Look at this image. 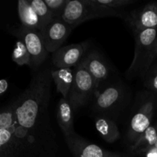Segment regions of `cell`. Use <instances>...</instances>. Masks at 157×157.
I'll return each mask as SVG.
<instances>
[{"instance_id":"cell-27","label":"cell","mask_w":157,"mask_h":157,"mask_svg":"<svg viewBox=\"0 0 157 157\" xmlns=\"http://www.w3.org/2000/svg\"><path fill=\"white\" fill-rule=\"evenodd\" d=\"M155 127H156V128L157 129V122H156V125H155Z\"/></svg>"},{"instance_id":"cell-19","label":"cell","mask_w":157,"mask_h":157,"mask_svg":"<svg viewBox=\"0 0 157 157\" xmlns=\"http://www.w3.org/2000/svg\"><path fill=\"white\" fill-rule=\"evenodd\" d=\"M30 3L36 12L42 29L46 25L52 21V18H54L53 15L46 5L44 0H32L30 1Z\"/></svg>"},{"instance_id":"cell-24","label":"cell","mask_w":157,"mask_h":157,"mask_svg":"<svg viewBox=\"0 0 157 157\" xmlns=\"http://www.w3.org/2000/svg\"><path fill=\"white\" fill-rule=\"evenodd\" d=\"M136 154L143 155L144 157H157V149L150 148L148 150L138 152Z\"/></svg>"},{"instance_id":"cell-10","label":"cell","mask_w":157,"mask_h":157,"mask_svg":"<svg viewBox=\"0 0 157 157\" xmlns=\"http://www.w3.org/2000/svg\"><path fill=\"white\" fill-rule=\"evenodd\" d=\"M126 21L133 32L157 29V2H151L142 9L133 11Z\"/></svg>"},{"instance_id":"cell-11","label":"cell","mask_w":157,"mask_h":157,"mask_svg":"<svg viewBox=\"0 0 157 157\" xmlns=\"http://www.w3.org/2000/svg\"><path fill=\"white\" fill-rule=\"evenodd\" d=\"M86 44L78 43L60 48L52 55V64L56 68H71L81 62Z\"/></svg>"},{"instance_id":"cell-4","label":"cell","mask_w":157,"mask_h":157,"mask_svg":"<svg viewBox=\"0 0 157 157\" xmlns=\"http://www.w3.org/2000/svg\"><path fill=\"white\" fill-rule=\"evenodd\" d=\"M111 16L122 17V12L103 9L94 4L91 0H69L61 17L75 28L88 20Z\"/></svg>"},{"instance_id":"cell-16","label":"cell","mask_w":157,"mask_h":157,"mask_svg":"<svg viewBox=\"0 0 157 157\" xmlns=\"http://www.w3.org/2000/svg\"><path fill=\"white\" fill-rule=\"evenodd\" d=\"M18 15L21 26L26 29L41 31V27L35 9L29 0H19L18 2Z\"/></svg>"},{"instance_id":"cell-18","label":"cell","mask_w":157,"mask_h":157,"mask_svg":"<svg viewBox=\"0 0 157 157\" xmlns=\"http://www.w3.org/2000/svg\"><path fill=\"white\" fill-rule=\"evenodd\" d=\"M157 137V129L155 126H150L140 135L133 146L131 150L133 153L143 151L152 148L155 144Z\"/></svg>"},{"instance_id":"cell-2","label":"cell","mask_w":157,"mask_h":157,"mask_svg":"<svg viewBox=\"0 0 157 157\" xmlns=\"http://www.w3.org/2000/svg\"><path fill=\"white\" fill-rule=\"evenodd\" d=\"M47 147L17 123L15 104L0 110V157H49Z\"/></svg>"},{"instance_id":"cell-17","label":"cell","mask_w":157,"mask_h":157,"mask_svg":"<svg viewBox=\"0 0 157 157\" xmlns=\"http://www.w3.org/2000/svg\"><path fill=\"white\" fill-rule=\"evenodd\" d=\"M95 127L100 136L109 144L116 142L121 136L116 123L107 117H98L95 119Z\"/></svg>"},{"instance_id":"cell-9","label":"cell","mask_w":157,"mask_h":157,"mask_svg":"<svg viewBox=\"0 0 157 157\" xmlns=\"http://www.w3.org/2000/svg\"><path fill=\"white\" fill-rule=\"evenodd\" d=\"M65 140L74 157H130L103 150L101 147L88 142L76 133L65 138Z\"/></svg>"},{"instance_id":"cell-3","label":"cell","mask_w":157,"mask_h":157,"mask_svg":"<svg viewBox=\"0 0 157 157\" xmlns=\"http://www.w3.org/2000/svg\"><path fill=\"white\" fill-rule=\"evenodd\" d=\"M134 57L126 72L127 79L144 78L157 56V29L133 32Z\"/></svg>"},{"instance_id":"cell-21","label":"cell","mask_w":157,"mask_h":157,"mask_svg":"<svg viewBox=\"0 0 157 157\" xmlns=\"http://www.w3.org/2000/svg\"><path fill=\"white\" fill-rule=\"evenodd\" d=\"M92 2L103 9L112 11H120L121 8L136 2V0H91Z\"/></svg>"},{"instance_id":"cell-5","label":"cell","mask_w":157,"mask_h":157,"mask_svg":"<svg viewBox=\"0 0 157 157\" xmlns=\"http://www.w3.org/2000/svg\"><path fill=\"white\" fill-rule=\"evenodd\" d=\"M97 91L94 79L81 61L74 70V81L67 97L73 110L85 106Z\"/></svg>"},{"instance_id":"cell-20","label":"cell","mask_w":157,"mask_h":157,"mask_svg":"<svg viewBox=\"0 0 157 157\" xmlns=\"http://www.w3.org/2000/svg\"><path fill=\"white\" fill-rule=\"evenodd\" d=\"M12 58V61L18 65H28L29 67L31 66L30 55L26 48L25 44L21 39H18L15 43Z\"/></svg>"},{"instance_id":"cell-15","label":"cell","mask_w":157,"mask_h":157,"mask_svg":"<svg viewBox=\"0 0 157 157\" xmlns=\"http://www.w3.org/2000/svg\"><path fill=\"white\" fill-rule=\"evenodd\" d=\"M52 81L56 85L57 91L63 98L67 99L74 81V70L71 68L51 69Z\"/></svg>"},{"instance_id":"cell-7","label":"cell","mask_w":157,"mask_h":157,"mask_svg":"<svg viewBox=\"0 0 157 157\" xmlns=\"http://www.w3.org/2000/svg\"><path fill=\"white\" fill-rule=\"evenodd\" d=\"M14 35L18 37V39H21L25 44L30 55V67L33 71H38L48 55V52L44 47L40 31L21 26L20 29L15 31Z\"/></svg>"},{"instance_id":"cell-14","label":"cell","mask_w":157,"mask_h":157,"mask_svg":"<svg viewBox=\"0 0 157 157\" xmlns=\"http://www.w3.org/2000/svg\"><path fill=\"white\" fill-rule=\"evenodd\" d=\"M57 121L64 138L68 137L75 133L74 127L73 108L67 99L61 98L58 101L57 107Z\"/></svg>"},{"instance_id":"cell-26","label":"cell","mask_w":157,"mask_h":157,"mask_svg":"<svg viewBox=\"0 0 157 157\" xmlns=\"http://www.w3.org/2000/svg\"><path fill=\"white\" fill-rule=\"evenodd\" d=\"M152 148L157 149V137H156V142H155V144H154V145H153V147H152Z\"/></svg>"},{"instance_id":"cell-12","label":"cell","mask_w":157,"mask_h":157,"mask_svg":"<svg viewBox=\"0 0 157 157\" xmlns=\"http://www.w3.org/2000/svg\"><path fill=\"white\" fill-rule=\"evenodd\" d=\"M123 89L119 85L107 86L101 91L96 92L94 99V108L98 112H107L113 109L121 101Z\"/></svg>"},{"instance_id":"cell-13","label":"cell","mask_w":157,"mask_h":157,"mask_svg":"<svg viewBox=\"0 0 157 157\" xmlns=\"http://www.w3.org/2000/svg\"><path fill=\"white\" fill-rule=\"evenodd\" d=\"M84 67L91 75L96 83L97 88L100 87L109 75V69L101 55L96 52L89 53L81 61Z\"/></svg>"},{"instance_id":"cell-8","label":"cell","mask_w":157,"mask_h":157,"mask_svg":"<svg viewBox=\"0 0 157 157\" xmlns=\"http://www.w3.org/2000/svg\"><path fill=\"white\" fill-rule=\"evenodd\" d=\"M75 28L66 22L62 17H54L41 31L44 47L48 53H54L61 48Z\"/></svg>"},{"instance_id":"cell-1","label":"cell","mask_w":157,"mask_h":157,"mask_svg":"<svg viewBox=\"0 0 157 157\" xmlns=\"http://www.w3.org/2000/svg\"><path fill=\"white\" fill-rule=\"evenodd\" d=\"M52 78L48 67L37 72L30 85L14 102L18 125L44 144L50 136L48 104Z\"/></svg>"},{"instance_id":"cell-23","label":"cell","mask_w":157,"mask_h":157,"mask_svg":"<svg viewBox=\"0 0 157 157\" xmlns=\"http://www.w3.org/2000/svg\"><path fill=\"white\" fill-rule=\"evenodd\" d=\"M69 0H44L54 17H61Z\"/></svg>"},{"instance_id":"cell-25","label":"cell","mask_w":157,"mask_h":157,"mask_svg":"<svg viewBox=\"0 0 157 157\" xmlns=\"http://www.w3.org/2000/svg\"><path fill=\"white\" fill-rule=\"evenodd\" d=\"M8 87H9V83H8L7 80H0V96H2L4 93H6Z\"/></svg>"},{"instance_id":"cell-6","label":"cell","mask_w":157,"mask_h":157,"mask_svg":"<svg viewBox=\"0 0 157 157\" xmlns=\"http://www.w3.org/2000/svg\"><path fill=\"white\" fill-rule=\"evenodd\" d=\"M155 101L152 97H147L138 105L130 119L127 139L131 146L136 143L140 135L151 126L155 110Z\"/></svg>"},{"instance_id":"cell-22","label":"cell","mask_w":157,"mask_h":157,"mask_svg":"<svg viewBox=\"0 0 157 157\" xmlns=\"http://www.w3.org/2000/svg\"><path fill=\"white\" fill-rule=\"evenodd\" d=\"M144 78L146 87L157 94V64L151 66Z\"/></svg>"}]
</instances>
